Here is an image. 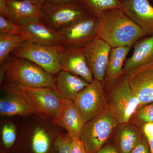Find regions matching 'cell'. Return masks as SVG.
Instances as JSON below:
<instances>
[{"label": "cell", "mask_w": 153, "mask_h": 153, "mask_svg": "<svg viewBox=\"0 0 153 153\" xmlns=\"http://www.w3.org/2000/svg\"><path fill=\"white\" fill-rule=\"evenodd\" d=\"M97 36L111 48L131 47L145 35L143 31L122 8L105 11L99 17Z\"/></svg>", "instance_id": "1"}, {"label": "cell", "mask_w": 153, "mask_h": 153, "mask_svg": "<svg viewBox=\"0 0 153 153\" xmlns=\"http://www.w3.org/2000/svg\"><path fill=\"white\" fill-rule=\"evenodd\" d=\"M1 84L16 83L28 87L51 88L55 76L30 60L10 55L1 64Z\"/></svg>", "instance_id": "2"}, {"label": "cell", "mask_w": 153, "mask_h": 153, "mask_svg": "<svg viewBox=\"0 0 153 153\" xmlns=\"http://www.w3.org/2000/svg\"><path fill=\"white\" fill-rule=\"evenodd\" d=\"M107 106L119 123L129 122L140 102L132 90L127 74L112 81H103Z\"/></svg>", "instance_id": "3"}, {"label": "cell", "mask_w": 153, "mask_h": 153, "mask_svg": "<svg viewBox=\"0 0 153 153\" xmlns=\"http://www.w3.org/2000/svg\"><path fill=\"white\" fill-rule=\"evenodd\" d=\"M119 124L107 106L85 123L79 139L88 153H95L108 142Z\"/></svg>", "instance_id": "4"}, {"label": "cell", "mask_w": 153, "mask_h": 153, "mask_svg": "<svg viewBox=\"0 0 153 153\" xmlns=\"http://www.w3.org/2000/svg\"><path fill=\"white\" fill-rule=\"evenodd\" d=\"M2 85L7 93L23 97L38 114L54 117L61 105L62 100L51 88L28 87L10 82Z\"/></svg>", "instance_id": "5"}, {"label": "cell", "mask_w": 153, "mask_h": 153, "mask_svg": "<svg viewBox=\"0 0 153 153\" xmlns=\"http://www.w3.org/2000/svg\"><path fill=\"white\" fill-rule=\"evenodd\" d=\"M61 47L44 46L25 41L14 49L11 55L30 60L55 75L62 70L59 62Z\"/></svg>", "instance_id": "6"}, {"label": "cell", "mask_w": 153, "mask_h": 153, "mask_svg": "<svg viewBox=\"0 0 153 153\" xmlns=\"http://www.w3.org/2000/svg\"><path fill=\"white\" fill-rule=\"evenodd\" d=\"M42 7V21L57 32L88 15L79 1L62 4H55L46 1Z\"/></svg>", "instance_id": "7"}, {"label": "cell", "mask_w": 153, "mask_h": 153, "mask_svg": "<svg viewBox=\"0 0 153 153\" xmlns=\"http://www.w3.org/2000/svg\"><path fill=\"white\" fill-rule=\"evenodd\" d=\"M99 19L88 15L58 31L60 43L64 47H80L97 36Z\"/></svg>", "instance_id": "8"}, {"label": "cell", "mask_w": 153, "mask_h": 153, "mask_svg": "<svg viewBox=\"0 0 153 153\" xmlns=\"http://www.w3.org/2000/svg\"><path fill=\"white\" fill-rule=\"evenodd\" d=\"M73 101L85 123L95 117L107 107L102 82L94 79L77 94Z\"/></svg>", "instance_id": "9"}, {"label": "cell", "mask_w": 153, "mask_h": 153, "mask_svg": "<svg viewBox=\"0 0 153 153\" xmlns=\"http://www.w3.org/2000/svg\"><path fill=\"white\" fill-rule=\"evenodd\" d=\"M82 49L94 79L103 82L111 47L97 36Z\"/></svg>", "instance_id": "10"}, {"label": "cell", "mask_w": 153, "mask_h": 153, "mask_svg": "<svg viewBox=\"0 0 153 153\" xmlns=\"http://www.w3.org/2000/svg\"><path fill=\"white\" fill-rule=\"evenodd\" d=\"M59 62L62 70L79 76L89 83L94 79L82 47H62Z\"/></svg>", "instance_id": "11"}, {"label": "cell", "mask_w": 153, "mask_h": 153, "mask_svg": "<svg viewBox=\"0 0 153 153\" xmlns=\"http://www.w3.org/2000/svg\"><path fill=\"white\" fill-rule=\"evenodd\" d=\"M133 46V55L123 66V73L128 75L153 68V36L138 41Z\"/></svg>", "instance_id": "12"}, {"label": "cell", "mask_w": 153, "mask_h": 153, "mask_svg": "<svg viewBox=\"0 0 153 153\" xmlns=\"http://www.w3.org/2000/svg\"><path fill=\"white\" fill-rule=\"evenodd\" d=\"M53 122L65 128L72 138L79 139L85 123L74 101L68 100H62Z\"/></svg>", "instance_id": "13"}, {"label": "cell", "mask_w": 153, "mask_h": 153, "mask_svg": "<svg viewBox=\"0 0 153 153\" xmlns=\"http://www.w3.org/2000/svg\"><path fill=\"white\" fill-rule=\"evenodd\" d=\"M122 9L146 36H153V7L149 0H123Z\"/></svg>", "instance_id": "14"}, {"label": "cell", "mask_w": 153, "mask_h": 153, "mask_svg": "<svg viewBox=\"0 0 153 153\" xmlns=\"http://www.w3.org/2000/svg\"><path fill=\"white\" fill-rule=\"evenodd\" d=\"M19 26L26 41L44 46H61L57 32L49 27L41 19L30 21Z\"/></svg>", "instance_id": "15"}, {"label": "cell", "mask_w": 153, "mask_h": 153, "mask_svg": "<svg viewBox=\"0 0 153 153\" xmlns=\"http://www.w3.org/2000/svg\"><path fill=\"white\" fill-rule=\"evenodd\" d=\"M144 135L140 127L131 122L119 123L110 142L118 153H130Z\"/></svg>", "instance_id": "16"}, {"label": "cell", "mask_w": 153, "mask_h": 153, "mask_svg": "<svg viewBox=\"0 0 153 153\" xmlns=\"http://www.w3.org/2000/svg\"><path fill=\"white\" fill-rule=\"evenodd\" d=\"M55 76L53 89L61 100L74 101L77 94L89 83L81 77L63 70Z\"/></svg>", "instance_id": "17"}, {"label": "cell", "mask_w": 153, "mask_h": 153, "mask_svg": "<svg viewBox=\"0 0 153 153\" xmlns=\"http://www.w3.org/2000/svg\"><path fill=\"white\" fill-rule=\"evenodd\" d=\"M11 20L19 25L33 20H42L43 16L42 5L28 1L5 0Z\"/></svg>", "instance_id": "18"}, {"label": "cell", "mask_w": 153, "mask_h": 153, "mask_svg": "<svg viewBox=\"0 0 153 153\" xmlns=\"http://www.w3.org/2000/svg\"><path fill=\"white\" fill-rule=\"evenodd\" d=\"M128 76L130 86L140 105L153 102V68L137 71Z\"/></svg>", "instance_id": "19"}, {"label": "cell", "mask_w": 153, "mask_h": 153, "mask_svg": "<svg viewBox=\"0 0 153 153\" xmlns=\"http://www.w3.org/2000/svg\"><path fill=\"white\" fill-rule=\"evenodd\" d=\"M8 96L1 99L0 114L2 116H27L38 114L37 111L23 97L8 94Z\"/></svg>", "instance_id": "20"}, {"label": "cell", "mask_w": 153, "mask_h": 153, "mask_svg": "<svg viewBox=\"0 0 153 153\" xmlns=\"http://www.w3.org/2000/svg\"><path fill=\"white\" fill-rule=\"evenodd\" d=\"M131 47L127 46L111 48L107 64L103 81H112L118 79L123 73L126 57Z\"/></svg>", "instance_id": "21"}, {"label": "cell", "mask_w": 153, "mask_h": 153, "mask_svg": "<svg viewBox=\"0 0 153 153\" xmlns=\"http://www.w3.org/2000/svg\"><path fill=\"white\" fill-rule=\"evenodd\" d=\"M123 0H79L88 15L99 18L105 11L122 8Z\"/></svg>", "instance_id": "22"}, {"label": "cell", "mask_w": 153, "mask_h": 153, "mask_svg": "<svg viewBox=\"0 0 153 153\" xmlns=\"http://www.w3.org/2000/svg\"><path fill=\"white\" fill-rule=\"evenodd\" d=\"M25 41L26 38L22 34L12 35L0 33V64L5 61L14 49Z\"/></svg>", "instance_id": "23"}, {"label": "cell", "mask_w": 153, "mask_h": 153, "mask_svg": "<svg viewBox=\"0 0 153 153\" xmlns=\"http://www.w3.org/2000/svg\"><path fill=\"white\" fill-rule=\"evenodd\" d=\"M129 122L140 127L147 123H153V102L140 105Z\"/></svg>", "instance_id": "24"}, {"label": "cell", "mask_w": 153, "mask_h": 153, "mask_svg": "<svg viewBox=\"0 0 153 153\" xmlns=\"http://www.w3.org/2000/svg\"><path fill=\"white\" fill-rule=\"evenodd\" d=\"M17 139L16 126L11 122L6 123L3 127L2 131V141L4 148L10 149L14 146Z\"/></svg>", "instance_id": "25"}, {"label": "cell", "mask_w": 153, "mask_h": 153, "mask_svg": "<svg viewBox=\"0 0 153 153\" xmlns=\"http://www.w3.org/2000/svg\"><path fill=\"white\" fill-rule=\"evenodd\" d=\"M0 33L8 35H19L22 33V28L13 21L0 16Z\"/></svg>", "instance_id": "26"}, {"label": "cell", "mask_w": 153, "mask_h": 153, "mask_svg": "<svg viewBox=\"0 0 153 153\" xmlns=\"http://www.w3.org/2000/svg\"><path fill=\"white\" fill-rule=\"evenodd\" d=\"M72 141V138L67 133L58 135L55 143L57 153H71Z\"/></svg>", "instance_id": "27"}, {"label": "cell", "mask_w": 153, "mask_h": 153, "mask_svg": "<svg viewBox=\"0 0 153 153\" xmlns=\"http://www.w3.org/2000/svg\"><path fill=\"white\" fill-rule=\"evenodd\" d=\"M130 153H153L147 138L144 134Z\"/></svg>", "instance_id": "28"}, {"label": "cell", "mask_w": 153, "mask_h": 153, "mask_svg": "<svg viewBox=\"0 0 153 153\" xmlns=\"http://www.w3.org/2000/svg\"><path fill=\"white\" fill-rule=\"evenodd\" d=\"M148 140L153 153V123H147L141 127Z\"/></svg>", "instance_id": "29"}, {"label": "cell", "mask_w": 153, "mask_h": 153, "mask_svg": "<svg viewBox=\"0 0 153 153\" xmlns=\"http://www.w3.org/2000/svg\"><path fill=\"white\" fill-rule=\"evenodd\" d=\"M71 153H88L79 138H72Z\"/></svg>", "instance_id": "30"}, {"label": "cell", "mask_w": 153, "mask_h": 153, "mask_svg": "<svg viewBox=\"0 0 153 153\" xmlns=\"http://www.w3.org/2000/svg\"><path fill=\"white\" fill-rule=\"evenodd\" d=\"M0 16L12 21L10 11L5 0H0Z\"/></svg>", "instance_id": "31"}, {"label": "cell", "mask_w": 153, "mask_h": 153, "mask_svg": "<svg viewBox=\"0 0 153 153\" xmlns=\"http://www.w3.org/2000/svg\"><path fill=\"white\" fill-rule=\"evenodd\" d=\"M95 153H118L115 147L110 142L105 144Z\"/></svg>", "instance_id": "32"}, {"label": "cell", "mask_w": 153, "mask_h": 153, "mask_svg": "<svg viewBox=\"0 0 153 153\" xmlns=\"http://www.w3.org/2000/svg\"><path fill=\"white\" fill-rule=\"evenodd\" d=\"M46 1L55 4H62L73 2L79 1V0H46Z\"/></svg>", "instance_id": "33"}, {"label": "cell", "mask_w": 153, "mask_h": 153, "mask_svg": "<svg viewBox=\"0 0 153 153\" xmlns=\"http://www.w3.org/2000/svg\"><path fill=\"white\" fill-rule=\"evenodd\" d=\"M15 1H28L35 4L42 5L46 1V0H15Z\"/></svg>", "instance_id": "34"}, {"label": "cell", "mask_w": 153, "mask_h": 153, "mask_svg": "<svg viewBox=\"0 0 153 153\" xmlns=\"http://www.w3.org/2000/svg\"><path fill=\"white\" fill-rule=\"evenodd\" d=\"M0 153H8L7 152H5V151H4V150L2 149H1V152H0Z\"/></svg>", "instance_id": "35"}]
</instances>
